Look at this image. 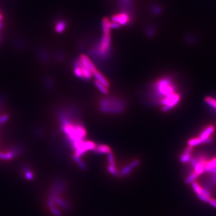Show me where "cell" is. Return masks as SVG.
<instances>
[{"instance_id":"1","label":"cell","mask_w":216,"mask_h":216,"mask_svg":"<svg viewBox=\"0 0 216 216\" xmlns=\"http://www.w3.org/2000/svg\"><path fill=\"white\" fill-rule=\"evenodd\" d=\"M156 90L163 99L175 93V85L169 78H163L155 83Z\"/></svg>"},{"instance_id":"2","label":"cell","mask_w":216,"mask_h":216,"mask_svg":"<svg viewBox=\"0 0 216 216\" xmlns=\"http://www.w3.org/2000/svg\"><path fill=\"white\" fill-rule=\"evenodd\" d=\"M180 99V96L177 93H174L162 99L160 102V104L163 106L162 111L166 112L172 109L178 104Z\"/></svg>"},{"instance_id":"3","label":"cell","mask_w":216,"mask_h":216,"mask_svg":"<svg viewBox=\"0 0 216 216\" xmlns=\"http://www.w3.org/2000/svg\"><path fill=\"white\" fill-rule=\"evenodd\" d=\"M111 48V36L110 33L103 34L99 46V52L102 56H105L109 51Z\"/></svg>"},{"instance_id":"4","label":"cell","mask_w":216,"mask_h":216,"mask_svg":"<svg viewBox=\"0 0 216 216\" xmlns=\"http://www.w3.org/2000/svg\"><path fill=\"white\" fill-rule=\"evenodd\" d=\"M214 130V128L212 125L208 126L205 130H203V132L201 133L199 138L201 139L202 143L206 144L211 142V138H210V135L213 133Z\"/></svg>"},{"instance_id":"5","label":"cell","mask_w":216,"mask_h":216,"mask_svg":"<svg viewBox=\"0 0 216 216\" xmlns=\"http://www.w3.org/2000/svg\"><path fill=\"white\" fill-rule=\"evenodd\" d=\"M111 20L112 22L118 23L120 25H124L129 22L130 17L126 13H121L112 16Z\"/></svg>"},{"instance_id":"6","label":"cell","mask_w":216,"mask_h":216,"mask_svg":"<svg viewBox=\"0 0 216 216\" xmlns=\"http://www.w3.org/2000/svg\"><path fill=\"white\" fill-rule=\"evenodd\" d=\"M79 60H80V61L81 62L83 65L85 67H87L92 73L97 70L94 64L90 60V58L88 57H87L85 55H81Z\"/></svg>"},{"instance_id":"7","label":"cell","mask_w":216,"mask_h":216,"mask_svg":"<svg viewBox=\"0 0 216 216\" xmlns=\"http://www.w3.org/2000/svg\"><path fill=\"white\" fill-rule=\"evenodd\" d=\"M93 75L94 76V78L96 79V81L97 82L100 83L101 84L103 85L106 88L109 87L110 84H109V81L104 78V76L100 72H99L98 70H96L95 72H93Z\"/></svg>"},{"instance_id":"8","label":"cell","mask_w":216,"mask_h":216,"mask_svg":"<svg viewBox=\"0 0 216 216\" xmlns=\"http://www.w3.org/2000/svg\"><path fill=\"white\" fill-rule=\"evenodd\" d=\"M102 30L104 34L110 33V22L107 18H104L102 21Z\"/></svg>"},{"instance_id":"9","label":"cell","mask_w":216,"mask_h":216,"mask_svg":"<svg viewBox=\"0 0 216 216\" xmlns=\"http://www.w3.org/2000/svg\"><path fill=\"white\" fill-rule=\"evenodd\" d=\"M67 27L66 23L64 21H60L58 22V23L56 25L55 27V30L58 33H61L65 30L66 28Z\"/></svg>"},{"instance_id":"10","label":"cell","mask_w":216,"mask_h":216,"mask_svg":"<svg viewBox=\"0 0 216 216\" xmlns=\"http://www.w3.org/2000/svg\"><path fill=\"white\" fill-rule=\"evenodd\" d=\"M214 167H216V158L206 163L205 166V171L210 173L211 169Z\"/></svg>"},{"instance_id":"11","label":"cell","mask_w":216,"mask_h":216,"mask_svg":"<svg viewBox=\"0 0 216 216\" xmlns=\"http://www.w3.org/2000/svg\"><path fill=\"white\" fill-rule=\"evenodd\" d=\"M99 153H107L110 152V148L104 145H99L98 146H96L95 149Z\"/></svg>"},{"instance_id":"12","label":"cell","mask_w":216,"mask_h":216,"mask_svg":"<svg viewBox=\"0 0 216 216\" xmlns=\"http://www.w3.org/2000/svg\"><path fill=\"white\" fill-rule=\"evenodd\" d=\"M95 87L97 88V89L101 92L102 93H103V94H108L109 93V91L108 90V88L104 87L103 85L101 84L100 83L97 82V81H95Z\"/></svg>"},{"instance_id":"13","label":"cell","mask_w":216,"mask_h":216,"mask_svg":"<svg viewBox=\"0 0 216 216\" xmlns=\"http://www.w3.org/2000/svg\"><path fill=\"white\" fill-rule=\"evenodd\" d=\"M199 175L198 174H197L195 171L193 172L192 174H191L190 175H189V176L187 178V179L185 180V183H186L187 184L192 183L193 182L195 181V180L198 177Z\"/></svg>"},{"instance_id":"14","label":"cell","mask_w":216,"mask_h":216,"mask_svg":"<svg viewBox=\"0 0 216 216\" xmlns=\"http://www.w3.org/2000/svg\"><path fill=\"white\" fill-rule=\"evenodd\" d=\"M202 144V142L201 141V139L198 138H193V139H191L190 140L188 141V144L189 146H196V145H198L199 144Z\"/></svg>"},{"instance_id":"15","label":"cell","mask_w":216,"mask_h":216,"mask_svg":"<svg viewBox=\"0 0 216 216\" xmlns=\"http://www.w3.org/2000/svg\"><path fill=\"white\" fill-rule=\"evenodd\" d=\"M205 102L208 104L216 109V100L210 97H206L205 98Z\"/></svg>"},{"instance_id":"16","label":"cell","mask_w":216,"mask_h":216,"mask_svg":"<svg viewBox=\"0 0 216 216\" xmlns=\"http://www.w3.org/2000/svg\"><path fill=\"white\" fill-rule=\"evenodd\" d=\"M192 187H193L194 191L197 193V195L201 193L202 188L201 187V186L198 184V183L197 182H196V181L193 182L192 184Z\"/></svg>"},{"instance_id":"17","label":"cell","mask_w":216,"mask_h":216,"mask_svg":"<svg viewBox=\"0 0 216 216\" xmlns=\"http://www.w3.org/2000/svg\"><path fill=\"white\" fill-rule=\"evenodd\" d=\"M191 157H192V156H191L190 154H185V153H183L182 155L181 156L180 160L182 163H186L190 160Z\"/></svg>"},{"instance_id":"18","label":"cell","mask_w":216,"mask_h":216,"mask_svg":"<svg viewBox=\"0 0 216 216\" xmlns=\"http://www.w3.org/2000/svg\"><path fill=\"white\" fill-rule=\"evenodd\" d=\"M197 196H198V197H199L201 200H202V201H204V202H208V201H209V200H210V197H208L207 196L205 195H204V194H202V193L198 194V195H197Z\"/></svg>"},{"instance_id":"19","label":"cell","mask_w":216,"mask_h":216,"mask_svg":"<svg viewBox=\"0 0 216 216\" xmlns=\"http://www.w3.org/2000/svg\"><path fill=\"white\" fill-rule=\"evenodd\" d=\"M120 27V25L118 23H116V22H112V21L110 22V28H111L116 29V28H118Z\"/></svg>"},{"instance_id":"20","label":"cell","mask_w":216,"mask_h":216,"mask_svg":"<svg viewBox=\"0 0 216 216\" xmlns=\"http://www.w3.org/2000/svg\"><path fill=\"white\" fill-rule=\"evenodd\" d=\"M201 193H202V194H204V195H205L209 197H210L211 196V193H210L206 188H202Z\"/></svg>"},{"instance_id":"21","label":"cell","mask_w":216,"mask_h":216,"mask_svg":"<svg viewBox=\"0 0 216 216\" xmlns=\"http://www.w3.org/2000/svg\"><path fill=\"white\" fill-rule=\"evenodd\" d=\"M209 204L211 205V206H213V207L216 208V199H210L209 201H208Z\"/></svg>"},{"instance_id":"22","label":"cell","mask_w":216,"mask_h":216,"mask_svg":"<svg viewBox=\"0 0 216 216\" xmlns=\"http://www.w3.org/2000/svg\"><path fill=\"white\" fill-rule=\"evenodd\" d=\"M153 11H154V13H155L158 14V13H159L161 11V9H160L159 7H155L153 8Z\"/></svg>"},{"instance_id":"23","label":"cell","mask_w":216,"mask_h":216,"mask_svg":"<svg viewBox=\"0 0 216 216\" xmlns=\"http://www.w3.org/2000/svg\"><path fill=\"white\" fill-rule=\"evenodd\" d=\"M210 173H213V174H216V167H214V168L211 169V170Z\"/></svg>"},{"instance_id":"24","label":"cell","mask_w":216,"mask_h":216,"mask_svg":"<svg viewBox=\"0 0 216 216\" xmlns=\"http://www.w3.org/2000/svg\"><path fill=\"white\" fill-rule=\"evenodd\" d=\"M213 181L215 183H216V176H214L213 178Z\"/></svg>"},{"instance_id":"25","label":"cell","mask_w":216,"mask_h":216,"mask_svg":"<svg viewBox=\"0 0 216 216\" xmlns=\"http://www.w3.org/2000/svg\"><path fill=\"white\" fill-rule=\"evenodd\" d=\"M2 16L1 14L0 13V21H2Z\"/></svg>"},{"instance_id":"26","label":"cell","mask_w":216,"mask_h":216,"mask_svg":"<svg viewBox=\"0 0 216 216\" xmlns=\"http://www.w3.org/2000/svg\"><path fill=\"white\" fill-rule=\"evenodd\" d=\"M2 22H1V21H0V30L1 29V27H2Z\"/></svg>"}]
</instances>
